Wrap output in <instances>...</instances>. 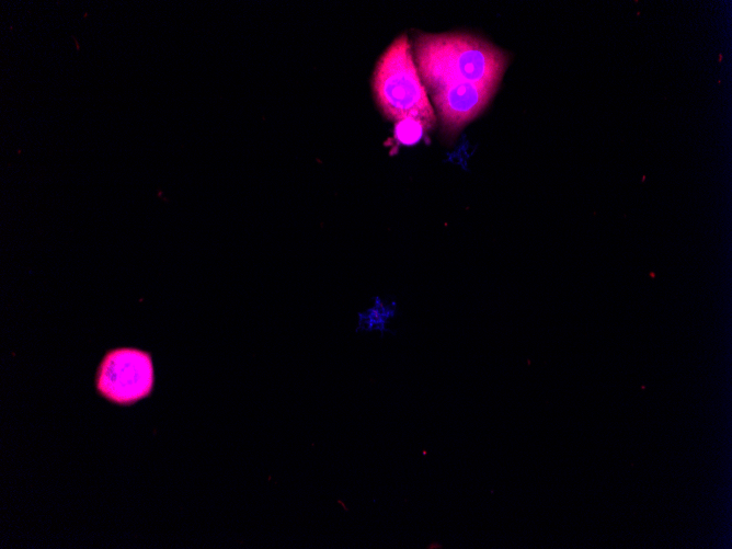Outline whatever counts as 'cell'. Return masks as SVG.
Segmentation results:
<instances>
[{
	"label": "cell",
	"mask_w": 732,
	"mask_h": 549,
	"mask_svg": "<svg viewBox=\"0 0 732 549\" xmlns=\"http://www.w3.org/2000/svg\"><path fill=\"white\" fill-rule=\"evenodd\" d=\"M371 90L386 118L393 122L415 118L428 128L436 124L435 112L405 34L399 35L379 57L371 77Z\"/></svg>",
	"instance_id": "obj_2"
},
{
	"label": "cell",
	"mask_w": 732,
	"mask_h": 549,
	"mask_svg": "<svg viewBox=\"0 0 732 549\" xmlns=\"http://www.w3.org/2000/svg\"><path fill=\"white\" fill-rule=\"evenodd\" d=\"M412 48L426 92L462 82L497 88L508 61L496 46L464 32L418 33Z\"/></svg>",
	"instance_id": "obj_1"
},
{
	"label": "cell",
	"mask_w": 732,
	"mask_h": 549,
	"mask_svg": "<svg viewBox=\"0 0 732 549\" xmlns=\"http://www.w3.org/2000/svg\"><path fill=\"white\" fill-rule=\"evenodd\" d=\"M155 371L149 353L115 348L105 354L96 373L95 385L102 397L117 404H131L149 396Z\"/></svg>",
	"instance_id": "obj_3"
},
{
	"label": "cell",
	"mask_w": 732,
	"mask_h": 549,
	"mask_svg": "<svg viewBox=\"0 0 732 549\" xmlns=\"http://www.w3.org/2000/svg\"><path fill=\"white\" fill-rule=\"evenodd\" d=\"M497 88L462 82L437 88L430 93L443 129L455 135L488 105Z\"/></svg>",
	"instance_id": "obj_4"
},
{
	"label": "cell",
	"mask_w": 732,
	"mask_h": 549,
	"mask_svg": "<svg viewBox=\"0 0 732 549\" xmlns=\"http://www.w3.org/2000/svg\"><path fill=\"white\" fill-rule=\"evenodd\" d=\"M427 129L428 126L420 119L404 118L396 122L394 138L402 145H414Z\"/></svg>",
	"instance_id": "obj_5"
}]
</instances>
